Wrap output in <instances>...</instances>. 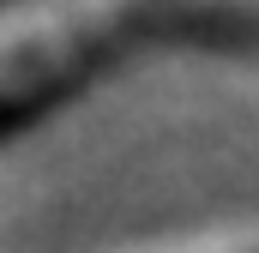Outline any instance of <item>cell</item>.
Returning a JSON list of instances; mask_svg holds the SVG:
<instances>
[{
	"instance_id": "6da1fadb",
	"label": "cell",
	"mask_w": 259,
	"mask_h": 253,
	"mask_svg": "<svg viewBox=\"0 0 259 253\" xmlns=\"http://www.w3.org/2000/svg\"><path fill=\"white\" fill-rule=\"evenodd\" d=\"M121 12H12L0 18V139L24 133L61 109L72 91H84L121 49Z\"/></svg>"
},
{
	"instance_id": "7a4b0ae2",
	"label": "cell",
	"mask_w": 259,
	"mask_h": 253,
	"mask_svg": "<svg viewBox=\"0 0 259 253\" xmlns=\"http://www.w3.org/2000/svg\"><path fill=\"white\" fill-rule=\"evenodd\" d=\"M169 253H259L253 241H199V247H169Z\"/></svg>"
}]
</instances>
